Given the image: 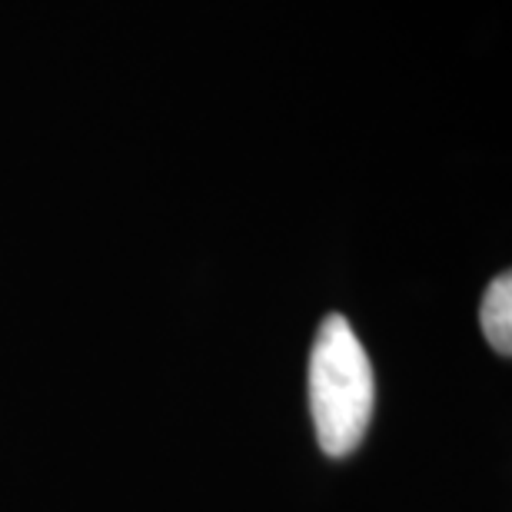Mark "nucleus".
Masks as SVG:
<instances>
[{
  "mask_svg": "<svg viewBox=\"0 0 512 512\" xmlns=\"http://www.w3.org/2000/svg\"><path fill=\"white\" fill-rule=\"evenodd\" d=\"M376 383L360 336L340 313L326 316L310 350V413L320 449L346 459L373 423Z\"/></svg>",
  "mask_w": 512,
  "mask_h": 512,
  "instance_id": "f257e3e1",
  "label": "nucleus"
},
{
  "mask_svg": "<svg viewBox=\"0 0 512 512\" xmlns=\"http://www.w3.org/2000/svg\"><path fill=\"white\" fill-rule=\"evenodd\" d=\"M483 333L489 346L499 353V356H509L512 350V276L503 273L489 283V290L483 296Z\"/></svg>",
  "mask_w": 512,
  "mask_h": 512,
  "instance_id": "f03ea898",
  "label": "nucleus"
}]
</instances>
